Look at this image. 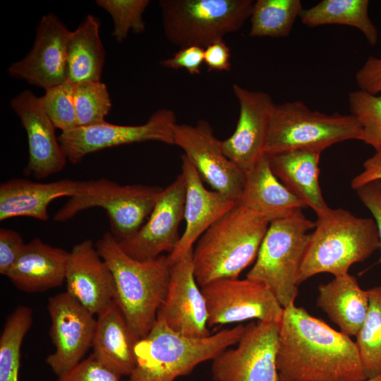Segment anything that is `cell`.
Instances as JSON below:
<instances>
[{
  "label": "cell",
  "mask_w": 381,
  "mask_h": 381,
  "mask_svg": "<svg viewBox=\"0 0 381 381\" xmlns=\"http://www.w3.org/2000/svg\"><path fill=\"white\" fill-rule=\"evenodd\" d=\"M315 222L301 212L273 221L260 245L255 262L246 277L265 284L280 305L294 303L298 279Z\"/></svg>",
  "instance_id": "cell-6"
},
{
  "label": "cell",
  "mask_w": 381,
  "mask_h": 381,
  "mask_svg": "<svg viewBox=\"0 0 381 381\" xmlns=\"http://www.w3.org/2000/svg\"><path fill=\"white\" fill-rule=\"evenodd\" d=\"M368 312L356 337L362 365L367 378L381 374V285L367 290Z\"/></svg>",
  "instance_id": "cell-31"
},
{
  "label": "cell",
  "mask_w": 381,
  "mask_h": 381,
  "mask_svg": "<svg viewBox=\"0 0 381 381\" xmlns=\"http://www.w3.org/2000/svg\"><path fill=\"white\" fill-rule=\"evenodd\" d=\"M368 0H322L303 9L299 18L310 28L338 24L359 30L370 45L378 41V30L368 15Z\"/></svg>",
  "instance_id": "cell-29"
},
{
  "label": "cell",
  "mask_w": 381,
  "mask_h": 381,
  "mask_svg": "<svg viewBox=\"0 0 381 381\" xmlns=\"http://www.w3.org/2000/svg\"><path fill=\"white\" fill-rule=\"evenodd\" d=\"M25 243L21 235L11 229H0V274L6 276L20 255Z\"/></svg>",
  "instance_id": "cell-38"
},
{
  "label": "cell",
  "mask_w": 381,
  "mask_h": 381,
  "mask_svg": "<svg viewBox=\"0 0 381 381\" xmlns=\"http://www.w3.org/2000/svg\"><path fill=\"white\" fill-rule=\"evenodd\" d=\"M85 186L86 181L65 179L48 183L9 179L0 185V221L17 217L47 221L48 207L54 200L79 195Z\"/></svg>",
  "instance_id": "cell-22"
},
{
  "label": "cell",
  "mask_w": 381,
  "mask_h": 381,
  "mask_svg": "<svg viewBox=\"0 0 381 381\" xmlns=\"http://www.w3.org/2000/svg\"><path fill=\"white\" fill-rule=\"evenodd\" d=\"M202 64L204 48L198 46L181 48L173 56L159 63L161 66L167 68H184L191 75L200 74Z\"/></svg>",
  "instance_id": "cell-39"
},
{
  "label": "cell",
  "mask_w": 381,
  "mask_h": 381,
  "mask_svg": "<svg viewBox=\"0 0 381 381\" xmlns=\"http://www.w3.org/2000/svg\"><path fill=\"white\" fill-rule=\"evenodd\" d=\"M278 381H363L356 343L291 304L279 322Z\"/></svg>",
  "instance_id": "cell-1"
},
{
  "label": "cell",
  "mask_w": 381,
  "mask_h": 381,
  "mask_svg": "<svg viewBox=\"0 0 381 381\" xmlns=\"http://www.w3.org/2000/svg\"><path fill=\"white\" fill-rule=\"evenodd\" d=\"M252 0H160L164 33L180 49L205 48L239 30L250 18Z\"/></svg>",
  "instance_id": "cell-8"
},
{
  "label": "cell",
  "mask_w": 381,
  "mask_h": 381,
  "mask_svg": "<svg viewBox=\"0 0 381 381\" xmlns=\"http://www.w3.org/2000/svg\"><path fill=\"white\" fill-rule=\"evenodd\" d=\"M303 9L300 0H258L250 17L249 36L288 37Z\"/></svg>",
  "instance_id": "cell-30"
},
{
  "label": "cell",
  "mask_w": 381,
  "mask_h": 381,
  "mask_svg": "<svg viewBox=\"0 0 381 381\" xmlns=\"http://www.w3.org/2000/svg\"><path fill=\"white\" fill-rule=\"evenodd\" d=\"M279 323L250 322L235 348L214 358V381H278L277 352Z\"/></svg>",
  "instance_id": "cell-12"
},
{
  "label": "cell",
  "mask_w": 381,
  "mask_h": 381,
  "mask_svg": "<svg viewBox=\"0 0 381 381\" xmlns=\"http://www.w3.org/2000/svg\"><path fill=\"white\" fill-rule=\"evenodd\" d=\"M317 305L340 332L356 337L366 316L369 298L367 290L362 289L356 278L348 273L318 286Z\"/></svg>",
  "instance_id": "cell-27"
},
{
  "label": "cell",
  "mask_w": 381,
  "mask_h": 381,
  "mask_svg": "<svg viewBox=\"0 0 381 381\" xmlns=\"http://www.w3.org/2000/svg\"><path fill=\"white\" fill-rule=\"evenodd\" d=\"M270 225L237 202L212 224L193 248L194 274L201 287L212 281L238 278L256 258Z\"/></svg>",
  "instance_id": "cell-3"
},
{
  "label": "cell",
  "mask_w": 381,
  "mask_h": 381,
  "mask_svg": "<svg viewBox=\"0 0 381 381\" xmlns=\"http://www.w3.org/2000/svg\"><path fill=\"white\" fill-rule=\"evenodd\" d=\"M71 32L54 13L41 18L33 46L13 63L8 74L47 90L67 80V51Z\"/></svg>",
  "instance_id": "cell-17"
},
{
  "label": "cell",
  "mask_w": 381,
  "mask_h": 381,
  "mask_svg": "<svg viewBox=\"0 0 381 381\" xmlns=\"http://www.w3.org/2000/svg\"><path fill=\"white\" fill-rule=\"evenodd\" d=\"M174 145L183 150L201 179L214 190L238 201L246 174L225 155L222 140L216 138L207 121L201 119L195 125L177 123Z\"/></svg>",
  "instance_id": "cell-13"
},
{
  "label": "cell",
  "mask_w": 381,
  "mask_h": 381,
  "mask_svg": "<svg viewBox=\"0 0 381 381\" xmlns=\"http://www.w3.org/2000/svg\"><path fill=\"white\" fill-rule=\"evenodd\" d=\"M363 170L351 180V186L358 188L375 181L381 180V151L375 152L363 164Z\"/></svg>",
  "instance_id": "cell-43"
},
{
  "label": "cell",
  "mask_w": 381,
  "mask_h": 381,
  "mask_svg": "<svg viewBox=\"0 0 381 381\" xmlns=\"http://www.w3.org/2000/svg\"><path fill=\"white\" fill-rule=\"evenodd\" d=\"M348 101L351 114L362 126V141L381 151V96L358 90L349 93Z\"/></svg>",
  "instance_id": "cell-34"
},
{
  "label": "cell",
  "mask_w": 381,
  "mask_h": 381,
  "mask_svg": "<svg viewBox=\"0 0 381 381\" xmlns=\"http://www.w3.org/2000/svg\"><path fill=\"white\" fill-rule=\"evenodd\" d=\"M359 90L372 95L381 92V57L370 56L355 75Z\"/></svg>",
  "instance_id": "cell-40"
},
{
  "label": "cell",
  "mask_w": 381,
  "mask_h": 381,
  "mask_svg": "<svg viewBox=\"0 0 381 381\" xmlns=\"http://www.w3.org/2000/svg\"><path fill=\"white\" fill-rule=\"evenodd\" d=\"M186 182L182 173L163 190L147 220L131 238L119 241L123 251L138 260L155 259L163 253L169 255L181 236L179 228L184 219Z\"/></svg>",
  "instance_id": "cell-15"
},
{
  "label": "cell",
  "mask_w": 381,
  "mask_h": 381,
  "mask_svg": "<svg viewBox=\"0 0 381 381\" xmlns=\"http://www.w3.org/2000/svg\"><path fill=\"white\" fill-rule=\"evenodd\" d=\"M140 339L114 301L98 315L92 354L121 376H130L135 365V348Z\"/></svg>",
  "instance_id": "cell-26"
},
{
  "label": "cell",
  "mask_w": 381,
  "mask_h": 381,
  "mask_svg": "<svg viewBox=\"0 0 381 381\" xmlns=\"http://www.w3.org/2000/svg\"><path fill=\"white\" fill-rule=\"evenodd\" d=\"M42 106L56 128L61 132L77 127L73 84L68 80L45 90Z\"/></svg>",
  "instance_id": "cell-36"
},
{
  "label": "cell",
  "mask_w": 381,
  "mask_h": 381,
  "mask_svg": "<svg viewBox=\"0 0 381 381\" xmlns=\"http://www.w3.org/2000/svg\"><path fill=\"white\" fill-rule=\"evenodd\" d=\"M363 381H381V374L371 378H368Z\"/></svg>",
  "instance_id": "cell-44"
},
{
  "label": "cell",
  "mask_w": 381,
  "mask_h": 381,
  "mask_svg": "<svg viewBox=\"0 0 381 381\" xmlns=\"http://www.w3.org/2000/svg\"><path fill=\"white\" fill-rule=\"evenodd\" d=\"M239 105L237 125L232 135L222 140L225 155L246 175L265 155L270 116L274 103L265 92L250 90L234 84Z\"/></svg>",
  "instance_id": "cell-16"
},
{
  "label": "cell",
  "mask_w": 381,
  "mask_h": 381,
  "mask_svg": "<svg viewBox=\"0 0 381 381\" xmlns=\"http://www.w3.org/2000/svg\"><path fill=\"white\" fill-rule=\"evenodd\" d=\"M298 279L300 285L320 273L334 277L349 273L355 263L368 259L380 248L375 220L348 210H329L318 216Z\"/></svg>",
  "instance_id": "cell-5"
},
{
  "label": "cell",
  "mask_w": 381,
  "mask_h": 381,
  "mask_svg": "<svg viewBox=\"0 0 381 381\" xmlns=\"http://www.w3.org/2000/svg\"><path fill=\"white\" fill-rule=\"evenodd\" d=\"M162 188L144 184L119 185L106 178L86 181L84 191L71 198L54 219L62 222L80 212L100 207L107 212L110 232L118 241L135 235L148 218Z\"/></svg>",
  "instance_id": "cell-9"
},
{
  "label": "cell",
  "mask_w": 381,
  "mask_h": 381,
  "mask_svg": "<svg viewBox=\"0 0 381 381\" xmlns=\"http://www.w3.org/2000/svg\"><path fill=\"white\" fill-rule=\"evenodd\" d=\"M97 250L109 266L114 281V302L128 325L142 339L157 320L169 287L168 255L138 260L127 255L110 231L97 241Z\"/></svg>",
  "instance_id": "cell-2"
},
{
  "label": "cell",
  "mask_w": 381,
  "mask_h": 381,
  "mask_svg": "<svg viewBox=\"0 0 381 381\" xmlns=\"http://www.w3.org/2000/svg\"><path fill=\"white\" fill-rule=\"evenodd\" d=\"M73 84L77 127L90 126L105 121L112 106L105 83L83 81Z\"/></svg>",
  "instance_id": "cell-33"
},
{
  "label": "cell",
  "mask_w": 381,
  "mask_h": 381,
  "mask_svg": "<svg viewBox=\"0 0 381 381\" xmlns=\"http://www.w3.org/2000/svg\"><path fill=\"white\" fill-rule=\"evenodd\" d=\"M47 309L55 351L47 357L46 363L59 377L80 362L92 346L97 320L67 291L50 297Z\"/></svg>",
  "instance_id": "cell-14"
},
{
  "label": "cell",
  "mask_w": 381,
  "mask_h": 381,
  "mask_svg": "<svg viewBox=\"0 0 381 381\" xmlns=\"http://www.w3.org/2000/svg\"><path fill=\"white\" fill-rule=\"evenodd\" d=\"M321 152L294 150L267 155L270 168L278 179L317 217L325 214L329 207L325 202L319 185V160Z\"/></svg>",
  "instance_id": "cell-25"
},
{
  "label": "cell",
  "mask_w": 381,
  "mask_h": 381,
  "mask_svg": "<svg viewBox=\"0 0 381 381\" xmlns=\"http://www.w3.org/2000/svg\"><path fill=\"white\" fill-rule=\"evenodd\" d=\"M181 173L186 182V228L175 250L168 255L170 265L193 248L205 231L237 202L204 186L197 169L185 155L181 156Z\"/></svg>",
  "instance_id": "cell-21"
},
{
  "label": "cell",
  "mask_w": 381,
  "mask_h": 381,
  "mask_svg": "<svg viewBox=\"0 0 381 381\" xmlns=\"http://www.w3.org/2000/svg\"><path fill=\"white\" fill-rule=\"evenodd\" d=\"M208 315V327L250 320L275 322L284 308L263 283L249 278H226L200 287Z\"/></svg>",
  "instance_id": "cell-11"
},
{
  "label": "cell",
  "mask_w": 381,
  "mask_h": 381,
  "mask_svg": "<svg viewBox=\"0 0 381 381\" xmlns=\"http://www.w3.org/2000/svg\"><path fill=\"white\" fill-rule=\"evenodd\" d=\"M66 291L94 315H99L114 301L112 273L90 239L69 252L66 272Z\"/></svg>",
  "instance_id": "cell-20"
},
{
  "label": "cell",
  "mask_w": 381,
  "mask_h": 381,
  "mask_svg": "<svg viewBox=\"0 0 381 381\" xmlns=\"http://www.w3.org/2000/svg\"><path fill=\"white\" fill-rule=\"evenodd\" d=\"M69 252L34 238L25 243L6 277L20 291H44L65 282Z\"/></svg>",
  "instance_id": "cell-23"
},
{
  "label": "cell",
  "mask_w": 381,
  "mask_h": 381,
  "mask_svg": "<svg viewBox=\"0 0 381 381\" xmlns=\"http://www.w3.org/2000/svg\"><path fill=\"white\" fill-rule=\"evenodd\" d=\"M100 25L99 19L90 14L71 32L67 51V80L72 83L101 81L105 52L99 36Z\"/></svg>",
  "instance_id": "cell-28"
},
{
  "label": "cell",
  "mask_w": 381,
  "mask_h": 381,
  "mask_svg": "<svg viewBox=\"0 0 381 381\" xmlns=\"http://www.w3.org/2000/svg\"><path fill=\"white\" fill-rule=\"evenodd\" d=\"M204 64L209 71H229L231 68L230 49L224 41L218 40L204 48Z\"/></svg>",
  "instance_id": "cell-42"
},
{
  "label": "cell",
  "mask_w": 381,
  "mask_h": 381,
  "mask_svg": "<svg viewBox=\"0 0 381 381\" xmlns=\"http://www.w3.org/2000/svg\"><path fill=\"white\" fill-rule=\"evenodd\" d=\"M246 176L238 204L270 223L306 207L273 174L267 155Z\"/></svg>",
  "instance_id": "cell-24"
},
{
  "label": "cell",
  "mask_w": 381,
  "mask_h": 381,
  "mask_svg": "<svg viewBox=\"0 0 381 381\" xmlns=\"http://www.w3.org/2000/svg\"><path fill=\"white\" fill-rule=\"evenodd\" d=\"M193 258V248L171 265L168 291L157 320L183 335L204 337L210 334L208 315L195 277Z\"/></svg>",
  "instance_id": "cell-18"
},
{
  "label": "cell",
  "mask_w": 381,
  "mask_h": 381,
  "mask_svg": "<svg viewBox=\"0 0 381 381\" xmlns=\"http://www.w3.org/2000/svg\"><path fill=\"white\" fill-rule=\"evenodd\" d=\"M149 0H97L96 4L111 16L114 29L112 36L123 42L130 31L142 33L145 30L143 15Z\"/></svg>",
  "instance_id": "cell-35"
},
{
  "label": "cell",
  "mask_w": 381,
  "mask_h": 381,
  "mask_svg": "<svg viewBox=\"0 0 381 381\" xmlns=\"http://www.w3.org/2000/svg\"><path fill=\"white\" fill-rule=\"evenodd\" d=\"M176 124L174 111L162 108L141 125L123 126L104 121L61 132L58 139L68 161L75 164L86 155L109 147L146 141L174 145Z\"/></svg>",
  "instance_id": "cell-10"
},
{
  "label": "cell",
  "mask_w": 381,
  "mask_h": 381,
  "mask_svg": "<svg viewBox=\"0 0 381 381\" xmlns=\"http://www.w3.org/2000/svg\"><path fill=\"white\" fill-rule=\"evenodd\" d=\"M355 191L373 216L378 231L381 252V180L368 183ZM377 263H381V255Z\"/></svg>",
  "instance_id": "cell-41"
},
{
  "label": "cell",
  "mask_w": 381,
  "mask_h": 381,
  "mask_svg": "<svg viewBox=\"0 0 381 381\" xmlns=\"http://www.w3.org/2000/svg\"><path fill=\"white\" fill-rule=\"evenodd\" d=\"M121 375L99 361L93 354L82 360L56 381H121Z\"/></svg>",
  "instance_id": "cell-37"
},
{
  "label": "cell",
  "mask_w": 381,
  "mask_h": 381,
  "mask_svg": "<svg viewBox=\"0 0 381 381\" xmlns=\"http://www.w3.org/2000/svg\"><path fill=\"white\" fill-rule=\"evenodd\" d=\"M363 139V128L351 114H325L312 110L301 101L274 104L265 155L294 150L322 152L328 147L349 140Z\"/></svg>",
  "instance_id": "cell-7"
},
{
  "label": "cell",
  "mask_w": 381,
  "mask_h": 381,
  "mask_svg": "<svg viewBox=\"0 0 381 381\" xmlns=\"http://www.w3.org/2000/svg\"><path fill=\"white\" fill-rule=\"evenodd\" d=\"M32 322V311L18 306L8 316L0 337V381H18L20 346Z\"/></svg>",
  "instance_id": "cell-32"
},
{
  "label": "cell",
  "mask_w": 381,
  "mask_h": 381,
  "mask_svg": "<svg viewBox=\"0 0 381 381\" xmlns=\"http://www.w3.org/2000/svg\"><path fill=\"white\" fill-rule=\"evenodd\" d=\"M244 329L238 325L207 337H193L176 332L157 320L135 346V365L129 381H174L236 344Z\"/></svg>",
  "instance_id": "cell-4"
},
{
  "label": "cell",
  "mask_w": 381,
  "mask_h": 381,
  "mask_svg": "<svg viewBox=\"0 0 381 381\" xmlns=\"http://www.w3.org/2000/svg\"><path fill=\"white\" fill-rule=\"evenodd\" d=\"M19 117L28 143L29 159L25 174L45 179L62 171L68 161L56 136L55 126L32 91L25 90L11 100Z\"/></svg>",
  "instance_id": "cell-19"
}]
</instances>
